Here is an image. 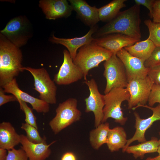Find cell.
<instances>
[{"instance_id": "cell-37", "label": "cell", "mask_w": 160, "mask_h": 160, "mask_svg": "<svg viewBox=\"0 0 160 160\" xmlns=\"http://www.w3.org/2000/svg\"><path fill=\"white\" fill-rule=\"evenodd\" d=\"M7 150L0 148V160H6L8 154Z\"/></svg>"}, {"instance_id": "cell-10", "label": "cell", "mask_w": 160, "mask_h": 160, "mask_svg": "<svg viewBox=\"0 0 160 160\" xmlns=\"http://www.w3.org/2000/svg\"><path fill=\"white\" fill-rule=\"evenodd\" d=\"M139 107H145L150 109L153 112L152 115L148 118L143 119L141 118L137 112H135L134 113L135 119V127L136 129L135 131L133 136L127 140L125 147L122 149L123 152H124L126 148L135 141H137L140 143L146 141L145 134L147 130L154 122L160 121V104H159L157 106L154 107L146 105H138L132 109L135 110Z\"/></svg>"}, {"instance_id": "cell-18", "label": "cell", "mask_w": 160, "mask_h": 160, "mask_svg": "<svg viewBox=\"0 0 160 160\" xmlns=\"http://www.w3.org/2000/svg\"><path fill=\"white\" fill-rule=\"evenodd\" d=\"M68 1L78 17L87 25L91 28L96 25L100 21L98 8L95 6H90L85 0Z\"/></svg>"}, {"instance_id": "cell-5", "label": "cell", "mask_w": 160, "mask_h": 160, "mask_svg": "<svg viewBox=\"0 0 160 160\" xmlns=\"http://www.w3.org/2000/svg\"><path fill=\"white\" fill-rule=\"evenodd\" d=\"M77 103L76 98H71L59 104L55 116L49 123L55 134L80 119L81 113L77 108Z\"/></svg>"}, {"instance_id": "cell-20", "label": "cell", "mask_w": 160, "mask_h": 160, "mask_svg": "<svg viewBox=\"0 0 160 160\" xmlns=\"http://www.w3.org/2000/svg\"><path fill=\"white\" fill-rule=\"evenodd\" d=\"M20 142V135L10 123L4 121L0 124V148L10 150Z\"/></svg>"}, {"instance_id": "cell-29", "label": "cell", "mask_w": 160, "mask_h": 160, "mask_svg": "<svg viewBox=\"0 0 160 160\" xmlns=\"http://www.w3.org/2000/svg\"><path fill=\"white\" fill-rule=\"evenodd\" d=\"M145 67L150 68L160 65V47H156L150 56L144 62Z\"/></svg>"}, {"instance_id": "cell-9", "label": "cell", "mask_w": 160, "mask_h": 160, "mask_svg": "<svg viewBox=\"0 0 160 160\" xmlns=\"http://www.w3.org/2000/svg\"><path fill=\"white\" fill-rule=\"evenodd\" d=\"M154 83L147 76L143 78H135L128 82L126 89L130 94L128 108L132 109L138 105H145Z\"/></svg>"}, {"instance_id": "cell-13", "label": "cell", "mask_w": 160, "mask_h": 160, "mask_svg": "<svg viewBox=\"0 0 160 160\" xmlns=\"http://www.w3.org/2000/svg\"><path fill=\"white\" fill-rule=\"evenodd\" d=\"M124 66L128 82L135 78H143L148 76L149 69L145 67V60L133 56L124 48L116 53Z\"/></svg>"}, {"instance_id": "cell-30", "label": "cell", "mask_w": 160, "mask_h": 160, "mask_svg": "<svg viewBox=\"0 0 160 160\" xmlns=\"http://www.w3.org/2000/svg\"><path fill=\"white\" fill-rule=\"evenodd\" d=\"M27 155L21 147L18 149L13 148L8 150L6 160H28Z\"/></svg>"}, {"instance_id": "cell-3", "label": "cell", "mask_w": 160, "mask_h": 160, "mask_svg": "<svg viewBox=\"0 0 160 160\" xmlns=\"http://www.w3.org/2000/svg\"><path fill=\"white\" fill-rule=\"evenodd\" d=\"M113 53L92 42L79 48L73 61L81 70L83 73L84 79L86 80L89 70L98 67L101 63L108 60Z\"/></svg>"}, {"instance_id": "cell-36", "label": "cell", "mask_w": 160, "mask_h": 160, "mask_svg": "<svg viewBox=\"0 0 160 160\" xmlns=\"http://www.w3.org/2000/svg\"><path fill=\"white\" fill-rule=\"evenodd\" d=\"M61 160H76V158L73 153L67 152L63 154Z\"/></svg>"}, {"instance_id": "cell-34", "label": "cell", "mask_w": 160, "mask_h": 160, "mask_svg": "<svg viewBox=\"0 0 160 160\" xmlns=\"http://www.w3.org/2000/svg\"><path fill=\"white\" fill-rule=\"evenodd\" d=\"M153 21L160 23V0H155L152 8Z\"/></svg>"}, {"instance_id": "cell-22", "label": "cell", "mask_w": 160, "mask_h": 160, "mask_svg": "<svg viewBox=\"0 0 160 160\" xmlns=\"http://www.w3.org/2000/svg\"><path fill=\"white\" fill-rule=\"evenodd\" d=\"M159 145L158 140L155 137H151L150 140L141 143L137 145L129 146L124 152L132 154L136 159H143L145 155L148 153L157 152Z\"/></svg>"}, {"instance_id": "cell-11", "label": "cell", "mask_w": 160, "mask_h": 160, "mask_svg": "<svg viewBox=\"0 0 160 160\" xmlns=\"http://www.w3.org/2000/svg\"><path fill=\"white\" fill-rule=\"evenodd\" d=\"M90 92L89 96L85 99V112H92L94 115L95 128L102 123L103 118V109L105 105L104 95L100 92L96 82L94 79L85 80Z\"/></svg>"}, {"instance_id": "cell-23", "label": "cell", "mask_w": 160, "mask_h": 160, "mask_svg": "<svg viewBox=\"0 0 160 160\" xmlns=\"http://www.w3.org/2000/svg\"><path fill=\"white\" fill-rule=\"evenodd\" d=\"M156 47L148 37L145 40L137 42L124 48L132 55L145 60L150 56Z\"/></svg>"}, {"instance_id": "cell-19", "label": "cell", "mask_w": 160, "mask_h": 160, "mask_svg": "<svg viewBox=\"0 0 160 160\" xmlns=\"http://www.w3.org/2000/svg\"><path fill=\"white\" fill-rule=\"evenodd\" d=\"M20 135V143L29 160H45L51 153L49 147L56 142L54 141L49 144L46 142L34 143L30 142L23 134Z\"/></svg>"}, {"instance_id": "cell-2", "label": "cell", "mask_w": 160, "mask_h": 160, "mask_svg": "<svg viewBox=\"0 0 160 160\" xmlns=\"http://www.w3.org/2000/svg\"><path fill=\"white\" fill-rule=\"evenodd\" d=\"M22 60L20 48L0 33V87H3L24 71Z\"/></svg>"}, {"instance_id": "cell-32", "label": "cell", "mask_w": 160, "mask_h": 160, "mask_svg": "<svg viewBox=\"0 0 160 160\" xmlns=\"http://www.w3.org/2000/svg\"><path fill=\"white\" fill-rule=\"evenodd\" d=\"M148 76L154 84L160 86V65L149 68Z\"/></svg>"}, {"instance_id": "cell-17", "label": "cell", "mask_w": 160, "mask_h": 160, "mask_svg": "<svg viewBox=\"0 0 160 160\" xmlns=\"http://www.w3.org/2000/svg\"><path fill=\"white\" fill-rule=\"evenodd\" d=\"M98 30L97 25L92 27L85 35L80 37L72 38H63L55 37L54 34L49 39L50 41L53 44H60L65 47L73 60L75 58L77 50L82 46L91 43L94 39L93 34Z\"/></svg>"}, {"instance_id": "cell-21", "label": "cell", "mask_w": 160, "mask_h": 160, "mask_svg": "<svg viewBox=\"0 0 160 160\" xmlns=\"http://www.w3.org/2000/svg\"><path fill=\"white\" fill-rule=\"evenodd\" d=\"M127 135L124 129L117 126L110 129L108 135L106 144L111 152L124 148L127 144Z\"/></svg>"}, {"instance_id": "cell-15", "label": "cell", "mask_w": 160, "mask_h": 160, "mask_svg": "<svg viewBox=\"0 0 160 160\" xmlns=\"http://www.w3.org/2000/svg\"><path fill=\"white\" fill-rule=\"evenodd\" d=\"M39 6L49 20H55L70 16L73 10L66 0H41Z\"/></svg>"}, {"instance_id": "cell-7", "label": "cell", "mask_w": 160, "mask_h": 160, "mask_svg": "<svg viewBox=\"0 0 160 160\" xmlns=\"http://www.w3.org/2000/svg\"><path fill=\"white\" fill-rule=\"evenodd\" d=\"M23 69L30 73L33 77L34 89L39 94V99L49 104L57 103V88L47 70L44 68H35L24 67Z\"/></svg>"}, {"instance_id": "cell-39", "label": "cell", "mask_w": 160, "mask_h": 160, "mask_svg": "<svg viewBox=\"0 0 160 160\" xmlns=\"http://www.w3.org/2000/svg\"><path fill=\"white\" fill-rule=\"evenodd\" d=\"M159 133L160 136V138L158 140L159 145L157 152L158 153L159 155L160 156V132H159Z\"/></svg>"}, {"instance_id": "cell-8", "label": "cell", "mask_w": 160, "mask_h": 160, "mask_svg": "<svg viewBox=\"0 0 160 160\" xmlns=\"http://www.w3.org/2000/svg\"><path fill=\"white\" fill-rule=\"evenodd\" d=\"M103 66V75L106 81L105 94L114 88H126L128 82L125 68L116 53H113L110 58L105 62Z\"/></svg>"}, {"instance_id": "cell-33", "label": "cell", "mask_w": 160, "mask_h": 160, "mask_svg": "<svg viewBox=\"0 0 160 160\" xmlns=\"http://www.w3.org/2000/svg\"><path fill=\"white\" fill-rule=\"evenodd\" d=\"M4 89L0 87V106L9 102L18 101L16 97L13 95H7L5 94Z\"/></svg>"}, {"instance_id": "cell-6", "label": "cell", "mask_w": 160, "mask_h": 160, "mask_svg": "<svg viewBox=\"0 0 160 160\" xmlns=\"http://www.w3.org/2000/svg\"><path fill=\"white\" fill-rule=\"evenodd\" d=\"M30 21L25 16H19L10 20L0 34L16 46L20 48L25 45L32 36Z\"/></svg>"}, {"instance_id": "cell-25", "label": "cell", "mask_w": 160, "mask_h": 160, "mask_svg": "<svg viewBox=\"0 0 160 160\" xmlns=\"http://www.w3.org/2000/svg\"><path fill=\"white\" fill-rule=\"evenodd\" d=\"M109 124L105 122L101 123L89 133V140L92 147L98 150L104 144H106L108 132L110 129Z\"/></svg>"}, {"instance_id": "cell-24", "label": "cell", "mask_w": 160, "mask_h": 160, "mask_svg": "<svg viewBox=\"0 0 160 160\" xmlns=\"http://www.w3.org/2000/svg\"><path fill=\"white\" fill-rule=\"evenodd\" d=\"M127 0H113L107 4L98 8L100 21L108 22L114 18L122 8L126 7Z\"/></svg>"}, {"instance_id": "cell-26", "label": "cell", "mask_w": 160, "mask_h": 160, "mask_svg": "<svg viewBox=\"0 0 160 160\" xmlns=\"http://www.w3.org/2000/svg\"><path fill=\"white\" fill-rule=\"evenodd\" d=\"M144 23L149 32L148 37L156 47H160V23H155L151 20H146Z\"/></svg>"}, {"instance_id": "cell-35", "label": "cell", "mask_w": 160, "mask_h": 160, "mask_svg": "<svg viewBox=\"0 0 160 160\" xmlns=\"http://www.w3.org/2000/svg\"><path fill=\"white\" fill-rule=\"evenodd\" d=\"M155 0H135V4L146 7L149 11V15L152 18V8Z\"/></svg>"}, {"instance_id": "cell-1", "label": "cell", "mask_w": 160, "mask_h": 160, "mask_svg": "<svg viewBox=\"0 0 160 160\" xmlns=\"http://www.w3.org/2000/svg\"><path fill=\"white\" fill-rule=\"evenodd\" d=\"M140 5L135 4L124 11L120 12L113 19L97 30L94 38L108 34L119 33L140 40Z\"/></svg>"}, {"instance_id": "cell-4", "label": "cell", "mask_w": 160, "mask_h": 160, "mask_svg": "<svg viewBox=\"0 0 160 160\" xmlns=\"http://www.w3.org/2000/svg\"><path fill=\"white\" fill-rule=\"evenodd\" d=\"M104 97L105 105L102 123L106 122L108 119L111 118L116 122L124 125L128 118L124 116L121 104L124 101H128L130 97L129 93L126 88H114L105 94Z\"/></svg>"}, {"instance_id": "cell-27", "label": "cell", "mask_w": 160, "mask_h": 160, "mask_svg": "<svg viewBox=\"0 0 160 160\" xmlns=\"http://www.w3.org/2000/svg\"><path fill=\"white\" fill-rule=\"evenodd\" d=\"M21 128L26 133V137L30 142L36 143L46 142V139L40 135L37 129L26 123H22Z\"/></svg>"}, {"instance_id": "cell-31", "label": "cell", "mask_w": 160, "mask_h": 160, "mask_svg": "<svg viewBox=\"0 0 160 160\" xmlns=\"http://www.w3.org/2000/svg\"><path fill=\"white\" fill-rule=\"evenodd\" d=\"M149 106L153 107L157 103L160 104V86L154 84L148 101Z\"/></svg>"}, {"instance_id": "cell-28", "label": "cell", "mask_w": 160, "mask_h": 160, "mask_svg": "<svg viewBox=\"0 0 160 160\" xmlns=\"http://www.w3.org/2000/svg\"><path fill=\"white\" fill-rule=\"evenodd\" d=\"M20 109L24 112L25 115V123L38 129L36 118L33 113L32 109L26 103L20 99H17Z\"/></svg>"}, {"instance_id": "cell-38", "label": "cell", "mask_w": 160, "mask_h": 160, "mask_svg": "<svg viewBox=\"0 0 160 160\" xmlns=\"http://www.w3.org/2000/svg\"><path fill=\"white\" fill-rule=\"evenodd\" d=\"M145 160H160V156L158 155L153 157H149Z\"/></svg>"}, {"instance_id": "cell-16", "label": "cell", "mask_w": 160, "mask_h": 160, "mask_svg": "<svg viewBox=\"0 0 160 160\" xmlns=\"http://www.w3.org/2000/svg\"><path fill=\"white\" fill-rule=\"evenodd\" d=\"M140 41V39H134L124 34L113 33L94 38L92 43L113 53H116L125 47L133 45Z\"/></svg>"}, {"instance_id": "cell-14", "label": "cell", "mask_w": 160, "mask_h": 160, "mask_svg": "<svg viewBox=\"0 0 160 160\" xmlns=\"http://www.w3.org/2000/svg\"><path fill=\"white\" fill-rule=\"evenodd\" d=\"M2 88L5 93L12 94L15 96L17 99H20L26 103H30L32 107V109L38 113H46L49 111V104L22 90L19 87L16 78Z\"/></svg>"}, {"instance_id": "cell-12", "label": "cell", "mask_w": 160, "mask_h": 160, "mask_svg": "<svg viewBox=\"0 0 160 160\" xmlns=\"http://www.w3.org/2000/svg\"><path fill=\"white\" fill-rule=\"evenodd\" d=\"M63 61L53 81L58 85H67L75 82L84 78L81 70L73 62L69 52L63 51Z\"/></svg>"}]
</instances>
